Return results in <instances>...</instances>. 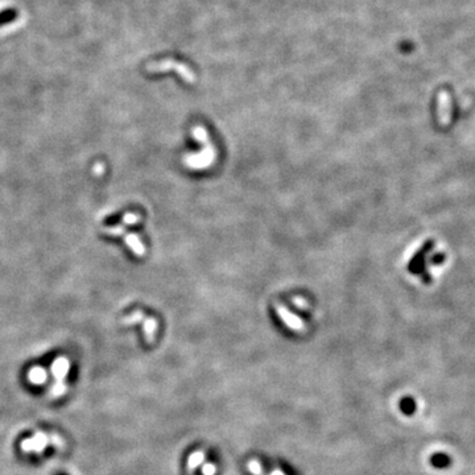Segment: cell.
<instances>
[{"label": "cell", "mask_w": 475, "mask_h": 475, "mask_svg": "<svg viewBox=\"0 0 475 475\" xmlns=\"http://www.w3.org/2000/svg\"><path fill=\"white\" fill-rule=\"evenodd\" d=\"M29 376H31V379H32L35 383H41V382H44V379H45V373H44V370L41 369H33L32 371H31V374H29Z\"/></svg>", "instance_id": "obj_9"}, {"label": "cell", "mask_w": 475, "mask_h": 475, "mask_svg": "<svg viewBox=\"0 0 475 475\" xmlns=\"http://www.w3.org/2000/svg\"><path fill=\"white\" fill-rule=\"evenodd\" d=\"M434 249V241H426L424 245L421 246V249L416 252V255L413 256L408 264V271L415 275H419L422 279V281L425 284L432 283V277L429 276V273L426 271V254H429L432 250Z\"/></svg>", "instance_id": "obj_1"}, {"label": "cell", "mask_w": 475, "mask_h": 475, "mask_svg": "<svg viewBox=\"0 0 475 475\" xmlns=\"http://www.w3.org/2000/svg\"><path fill=\"white\" fill-rule=\"evenodd\" d=\"M247 467H249L250 472H251L252 475H285L281 470H277V468L276 470H273V471H271L270 474L263 472L262 466H260V463L256 461V459H251V461L249 462V464H247Z\"/></svg>", "instance_id": "obj_5"}, {"label": "cell", "mask_w": 475, "mask_h": 475, "mask_svg": "<svg viewBox=\"0 0 475 475\" xmlns=\"http://www.w3.org/2000/svg\"><path fill=\"white\" fill-rule=\"evenodd\" d=\"M445 259H446V255L443 252H437L430 258V263L433 266H441V264H443Z\"/></svg>", "instance_id": "obj_10"}, {"label": "cell", "mask_w": 475, "mask_h": 475, "mask_svg": "<svg viewBox=\"0 0 475 475\" xmlns=\"http://www.w3.org/2000/svg\"><path fill=\"white\" fill-rule=\"evenodd\" d=\"M202 472L203 475H215L216 467L214 463H203L202 464Z\"/></svg>", "instance_id": "obj_12"}, {"label": "cell", "mask_w": 475, "mask_h": 475, "mask_svg": "<svg viewBox=\"0 0 475 475\" xmlns=\"http://www.w3.org/2000/svg\"><path fill=\"white\" fill-rule=\"evenodd\" d=\"M276 310H277V314H279L280 318L283 319V322L285 323L289 329L294 330V331H304V330H305V325H304V322H302L301 319L294 316V314H292V313L289 312L285 306L277 305Z\"/></svg>", "instance_id": "obj_2"}, {"label": "cell", "mask_w": 475, "mask_h": 475, "mask_svg": "<svg viewBox=\"0 0 475 475\" xmlns=\"http://www.w3.org/2000/svg\"><path fill=\"white\" fill-rule=\"evenodd\" d=\"M293 302H294V305L298 306V308H301V309H304L305 306H308V302H306L305 300H304V298H301V297H296L293 300Z\"/></svg>", "instance_id": "obj_13"}, {"label": "cell", "mask_w": 475, "mask_h": 475, "mask_svg": "<svg viewBox=\"0 0 475 475\" xmlns=\"http://www.w3.org/2000/svg\"><path fill=\"white\" fill-rule=\"evenodd\" d=\"M139 219H140V216H139L138 214L128 213V214H126L125 216H123V223H125V224H135V223H138Z\"/></svg>", "instance_id": "obj_11"}, {"label": "cell", "mask_w": 475, "mask_h": 475, "mask_svg": "<svg viewBox=\"0 0 475 475\" xmlns=\"http://www.w3.org/2000/svg\"><path fill=\"white\" fill-rule=\"evenodd\" d=\"M203 461H205V453L203 451H195L193 453L188 459L189 467L190 468H197L199 467L201 464H203Z\"/></svg>", "instance_id": "obj_8"}, {"label": "cell", "mask_w": 475, "mask_h": 475, "mask_svg": "<svg viewBox=\"0 0 475 475\" xmlns=\"http://www.w3.org/2000/svg\"><path fill=\"white\" fill-rule=\"evenodd\" d=\"M451 463L450 457L445 453H436L430 457V464L436 468H446Z\"/></svg>", "instance_id": "obj_4"}, {"label": "cell", "mask_w": 475, "mask_h": 475, "mask_svg": "<svg viewBox=\"0 0 475 475\" xmlns=\"http://www.w3.org/2000/svg\"><path fill=\"white\" fill-rule=\"evenodd\" d=\"M157 330V321L155 318H147L144 321V333L147 342H152Z\"/></svg>", "instance_id": "obj_6"}, {"label": "cell", "mask_w": 475, "mask_h": 475, "mask_svg": "<svg viewBox=\"0 0 475 475\" xmlns=\"http://www.w3.org/2000/svg\"><path fill=\"white\" fill-rule=\"evenodd\" d=\"M400 408H401V411L404 412L405 415H408V416L413 415L416 411L415 400L411 399V397H404V399L400 401Z\"/></svg>", "instance_id": "obj_7"}, {"label": "cell", "mask_w": 475, "mask_h": 475, "mask_svg": "<svg viewBox=\"0 0 475 475\" xmlns=\"http://www.w3.org/2000/svg\"><path fill=\"white\" fill-rule=\"evenodd\" d=\"M125 242L126 245L130 247V249L134 251V254L138 256H143L144 255V252H146V249H144V246H143L142 241H140V238L136 234H125Z\"/></svg>", "instance_id": "obj_3"}]
</instances>
